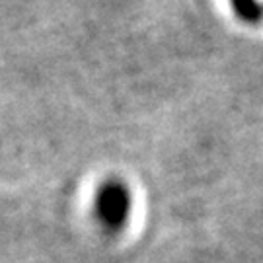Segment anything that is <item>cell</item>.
Here are the masks:
<instances>
[{
  "instance_id": "6da1fadb",
  "label": "cell",
  "mask_w": 263,
  "mask_h": 263,
  "mask_svg": "<svg viewBox=\"0 0 263 263\" xmlns=\"http://www.w3.org/2000/svg\"><path fill=\"white\" fill-rule=\"evenodd\" d=\"M98 213L109 228H121L129 216V193L121 185H107L98 199Z\"/></svg>"
},
{
  "instance_id": "7a4b0ae2",
  "label": "cell",
  "mask_w": 263,
  "mask_h": 263,
  "mask_svg": "<svg viewBox=\"0 0 263 263\" xmlns=\"http://www.w3.org/2000/svg\"><path fill=\"white\" fill-rule=\"evenodd\" d=\"M234 16L248 26H257L263 20V4L259 0H228Z\"/></svg>"
}]
</instances>
